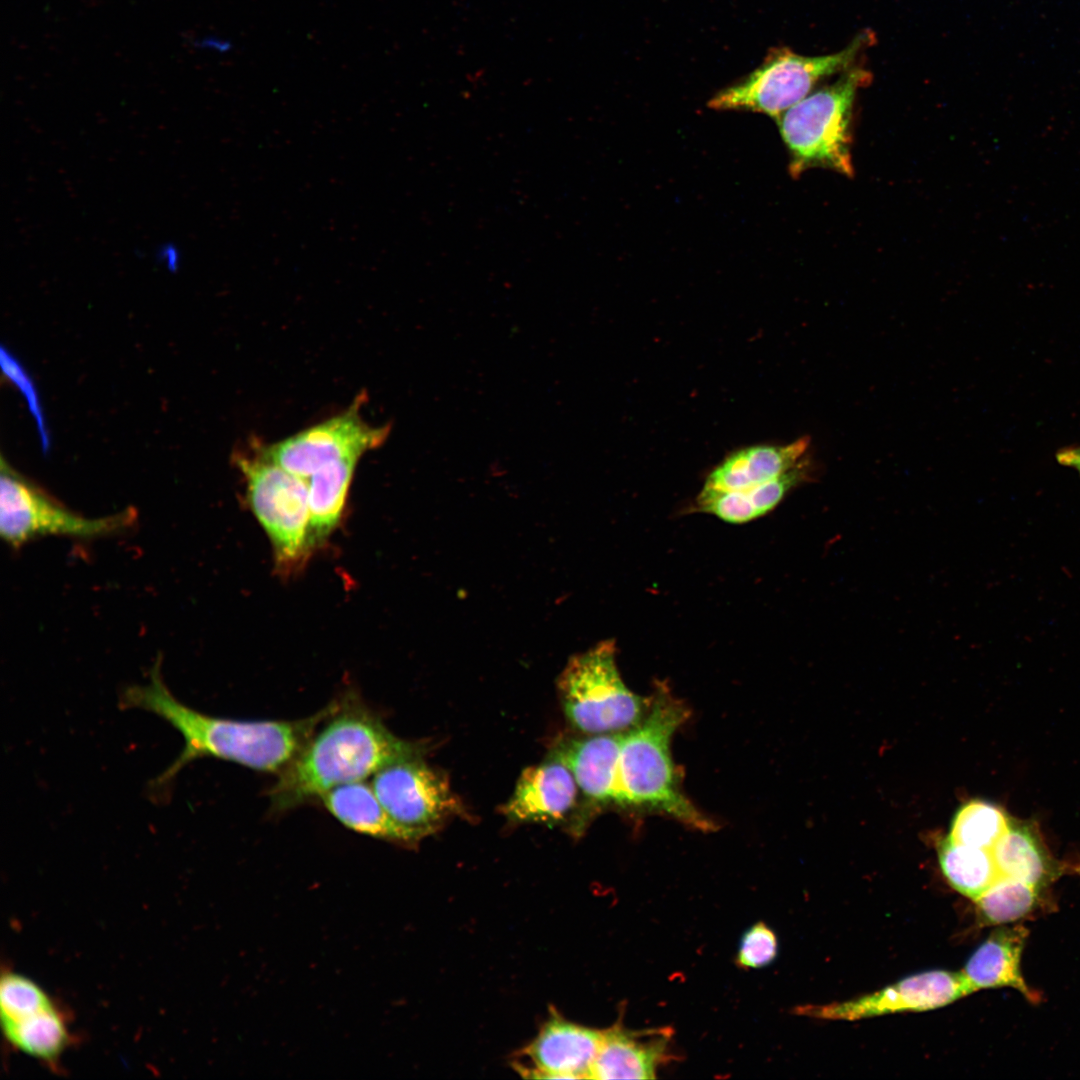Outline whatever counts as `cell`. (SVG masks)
<instances>
[{"label":"cell","instance_id":"cell-1","mask_svg":"<svg viewBox=\"0 0 1080 1080\" xmlns=\"http://www.w3.org/2000/svg\"><path fill=\"white\" fill-rule=\"evenodd\" d=\"M121 704L158 715L184 738L178 757L152 782L167 786L190 762L211 757L262 772H281L301 751L335 704L308 718L292 721L236 720L201 713L180 702L167 688L157 660L146 685L128 687Z\"/></svg>","mask_w":1080,"mask_h":1080},{"label":"cell","instance_id":"cell-2","mask_svg":"<svg viewBox=\"0 0 1080 1080\" xmlns=\"http://www.w3.org/2000/svg\"><path fill=\"white\" fill-rule=\"evenodd\" d=\"M420 754L360 705H335L320 730L280 772L270 798L286 810L351 782L364 781L385 766Z\"/></svg>","mask_w":1080,"mask_h":1080},{"label":"cell","instance_id":"cell-3","mask_svg":"<svg viewBox=\"0 0 1080 1080\" xmlns=\"http://www.w3.org/2000/svg\"><path fill=\"white\" fill-rule=\"evenodd\" d=\"M688 715L687 706L661 686L641 722L622 732L618 761L622 808L653 811L696 830L712 831L716 824L682 792L672 759V737Z\"/></svg>","mask_w":1080,"mask_h":1080},{"label":"cell","instance_id":"cell-4","mask_svg":"<svg viewBox=\"0 0 1080 1080\" xmlns=\"http://www.w3.org/2000/svg\"><path fill=\"white\" fill-rule=\"evenodd\" d=\"M872 74L853 66L833 83L809 94L778 119L780 135L790 153V172L828 168L853 176L851 121L856 95L870 84Z\"/></svg>","mask_w":1080,"mask_h":1080},{"label":"cell","instance_id":"cell-5","mask_svg":"<svg viewBox=\"0 0 1080 1080\" xmlns=\"http://www.w3.org/2000/svg\"><path fill=\"white\" fill-rule=\"evenodd\" d=\"M874 41V33L864 31L841 51L821 56L797 54L787 47L772 48L759 67L716 93L707 105L713 110L763 113L777 120L808 96L819 81L855 66Z\"/></svg>","mask_w":1080,"mask_h":1080},{"label":"cell","instance_id":"cell-6","mask_svg":"<svg viewBox=\"0 0 1080 1080\" xmlns=\"http://www.w3.org/2000/svg\"><path fill=\"white\" fill-rule=\"evenodd\" d=\"M613 641H603L573 656L560 674L558 691L564 713L578 730L590 734L624 732L647 714L652 697L631 691L621 678Z\"/></svg>","mask_w":1080,"mask_h":1080},{"label":"cell","instance_id":"cell-7","mask_svg":"<svg viewBox=\"0 0 1080 1080\" xmlns=\"http://www.w3.org/2000/svg\"><path fill=\"white\" fill-rule=\"evenodd\" d=\"M136 518L132 508L99 518L79 515L1 463L0 534L14 548L43 536L96 538L115 534L133 526Z\"/></svg>","mask_w":1080,"mask_h":1080},{"label":"cell","instance_id":"cell-8","mask_svg":"<svg viewBox=\"0 0 1080 1080\" xmlns=\"http://www.w3.org/2000/svg\"><path fill=\"white\" fill-rule=\"evenodd\" d=\"M249 505L262 524L277 560L292 564L310 548L308 480L292 474L262 453L237 456Z\"/></svg>","mask_w":1080,"mask_h":1080},{"label":"cell","instance_id":"cell-9","mask_svg":"<svg viewBox=\"0 0 1080 1080\" xmlns=\"http://www.w3.org/2000/svg\"><path fill=\"white\" fill-rule=\"evenodd\" d=\"M370 784L388 814L416 841L438 830L462 810L447 779L419 754L380 769Z\"/></svg>","mask_w":1080,"mask_h":1080},{"label":"cell","instance_id":"cell-10","mask_svg":"<svg viewBox=\"0 0 1080 1080\" xmlns=\"http://www.w3.org/2000/svg\"><path fill=\"white\" fill-rule=\"evenodd\" d=\"M361 398L345 412L262 449V454L303 479H309L327 463L349 457L361 458L380 447L390 425L374 427L359 414Z\"/></svg>","mask_w":1080,"mask_h":1080},{"label":"cell","instance_id":"cell-11","mask_svg":"<svg viewBox=\"0 0 1080 1080\" xmlns=\"http://www.w3.org/2000/svg\"><path fill=\"white\" fill-rule=\"evenodd\" d=\"M975 991L963 972L934 970L907 977L854 1000L802 1006L797 1012L821 1019L851 1021L901 1011L932 1010Z\"/></svg>","mask_w":1080,"mask_h":1080},{"label":"cell","instance_id":"cell-12","mask_svg":"<svg viewBox=\"0 0 1080 1080\" xmlns=\"http://www.w3.org/2000/svg\"><path fill=\"white\" fill-rule=\"evenodd\" d=\"M602 1036L601 1030L553 1014L523 1050L522 1056L529 1065L518 1069L534 1078H590Z\"/></svg>","mask_w":1080,"mask_h":1080},{"label":"cell","instance_id":"cell-13","mask_svg":"<svg viewBox=\"0 0 1080 1080\" xmlns=\"http://www.w3.org/2000/svg\"><path fill=\"white\" fill-rule=\"evenodd\" d=\"M668 1027L632 1031L616 1024L603 1030L590 1079H654L671 1059Z\"/></svg>","mask_w":1080,"mask_h":1080},{"label":"cell","instance_id":"cell-14","mask_svg":"<svg viewBox=\"0 0 1080 1080\" xmlns=\"http://www.w3.org/2000/svg\"><path fill=\"white\" fill-rule=\"evenodd\" d=\"M578 792L573 774L554 756L522 772L504 814L518 822L556 823L574 808Z\"/></svg>","mask_w":1080,"mask_h":1080},{"label":"cell","instance_id":"cell-15","mask_svg":"<svg viewBox=\"0 0 1080 1080\" xmlns=\"http://www.w3.org/2000/svg\"><path fill=\"white\" fill-rule=\"evenodd\" d=\"M622 732L596 734L563 743L555 752L571 771L584 798L595 807L622 808L618 761Z\"/></svg>","mask_w":1080,"mask_h":1080},{"label":"cell","instance_id":"cell-16","mask_svg":"<svg viewBox=\"0 0 1080 1080\" xmlns=\"http://www.w3.org/2000/svg\"><path fill=\"white\" fill-rule=\"evenodd\" d=\"M814 465L803 457L780 476L754 487L738 491H715L702 488L696 503L700 511L713 514L733 524L755 520L773 510L795 487L813 479Z\"/></svg>","mask_w":1080,"mask_h":1080},{"label":"cell","instance_id":"cell-17","mask_svg":"<svg viewBox=\"0 0 1080 1080\" xmlns=\"http://www.w3.org/2000/svg\"><path fill=\"white\" fill-rule=\"evenodd\" d=\"M809 443L805 436L783 446L758 445L739 450L711 471L703 488L738 491L774 479L804 457Z\"/></svg>","mask_w":1080,"mask_h":1080},{"label":"cell","instance_id":"cell-18","mask_svg":"<svg viewBox=\"0 0 1080 1080\" xmlns=\"http://www.w3.org/2000/svg\"><path fill=\"white\" fill-rule=\"evenodd\" d=\"M1027 937L1028 930L1017 925L995 930L982 943L962 971L976 991L1012 987L1029 1000H1034L1020 971L1021 954Z\"/></svg>","mask_w":1080,"mask_h":1080},{"label":"cell","instance_id":"cell-19","mask_svg":"<svg viewBox=\"0 0 1080 1080\" xmlns=\"http://www.w3.org/2000/svg\"><path fill=\"white\" fill-rule=\"evenodd\" d=\"M319 798L338 821L358 833L400 844L417 842L388 814L371 784L364 781L343 784Z\"/></svg>","mask_w":1080,"mask_h":1080},{"label":"cell","instance_id":"cell-20","mask_svg":"<svg viewBox=\"0 0 1080 1080\" xmlns=\"http://www.w3.org/2000/svg\"><path fill=\"white\" fill-rule=\"evenodd\" d=\"M359 459L349 457L333 460L307 479L310 547L325 539L338 523Z\"/></svg>","mask_w":1080,"mask_h":1080},{"label":"cell","instance_id":"cell-21","mask_svg":"<svg viewBox=\"0 0 1080 1080\" xmlns=\"http://www.w3.org/2000/svg\"><path fill=\"white\" fill-rule=\"evenodd\" d=\"M7 1041L22 1053L55 1065L70 1045L63 1012L54 1004L18 1020L1 1021Z\"/></svg>","mask_w":1080,"mask_h":1080},{"label":"cell","instance_id":"cell-22","mask_svg":"<svg viewBox=\"0 0 1080 1080\" xmlns=\"http://www.w3.org/2000/svg\"><path fill=\"white\" fill-rule=\"evenodd\" d=\"M1000 876L1014 878L1040 890L1053 879L1055 869L1034 833L1023 824H1011L991 849Z\"/></svg>","mask_w":1080,"mask_h":1080},{"label":"cell","instance_id":"cell-23","mask_svg":"<svg viewBox=\"0 0 1080 1080\" xmlns=\"http://www.w3.org/2000/svg\"><path fill=\"white\" fill-rule=\"evenodd\" d=\"M942 872L951 886L974 901L1000 876L991 850L945 839L939 849Z\"/></svg>","mask_w":1080,"mask_h":1080},{"label":"cell","instance_id":"cell-24","mask_svg":"<svg viewBox=\"0 0 1080 1080\" xmlns=\"http://www.w3.org/2000/svg\"><path fill=\"white\" fill-rule=\"evenodd\" d=\"M1039 889L1023 881L999 876L975 900L984 925H1001L1025 917L1038 902Z\"/></svg>","mask_w":1080,"mask_h":1080},{"label":"cell","instance_id":"cell-25","mask_svg":"<svg viewBox=\"0 0 1080 1080\" xmlns=\"http://www.w3.org/2000/svg\"><path fill=\"white\" fill-rule=\"evenodd\" d=\"M1008 826L1009 821L1001 809L973 800L955 814L949 837L961 844L991 850Z\"/></svg>","mask_w":1080,"mask_h":1080},{"label":"cell","instance_id":"cell-26","mask_svg":"<svg viewBox=\"0 0 1080 1080\" xmlns=\"http://www.w3.org/2000/svg\"><path fill=\"white\" fill-rule=\"evenodd\" d=\"M54 1004L49 995L30 978L15 972L2 973L0 980L1 1021L18 1020Z\"/></svg>","mask_w":1080,"mask_h":1080},{"label":"cell","instance_id":"cell-27","mask_svg":"<svg viewBox=\"0 0 1080 1080\" xmlns=\"http://www.w3.org/2000/svg\"><path fill=\"white\" fill-rule=\"evenodd\" d=\"M778 943L774 932L763 922L751 926L742 936L736 956L741 968H762L777 956Z\"/></svg>","mask_w":1080,"mask_h":1080},{"label":"cell","instance_id":"cell-28","mask_svg":"<svg viewBox=\"0 0 1080 1080\" xmlns=\"http://www.w3.org/2000/svg\"><path fill=\"white\" fill-rule=\"evenodd\" d=\"M0 355V362L3 373L20 389V391L25 396L29 409L37 423L42 448L44 451H46L49 448V437L45 426V421L43 417L44 415L39 404V399L35 387L29 375L26 373L20 363L8 351H6L4 348H1Z\"/></svg>","mask_w":1080,"mask_h":1080},{"label":"cell","instance_id":"cell-29","mask_svg":"<svg viewBox=\"0 0 1080 1080\" xmlns=\"http://www.w3.org/2000/svg\"><path fill=\"white\" fill-rule=\"evenodd\" d=\"M1055 457L1060 465L1073 468L1080 475V445L1063 447L1056 452Z\"/></svg>","mask_w":1080,"mask_h":1080},{"label":"cell","instance_id":"cell-30","mask_svg":"<svg viewBox=\"0 0 1080 1080\" xmlns=\"http://www.w3.org/2000/svg\"><path fill=\"white\" fill-rule=\"evenodd\" d=\"M158 260L163 263L168 270H177L180 263L179 249L172 243H165L161 245L156 253Z\"/></svg>","mask_w":1080,"mask_h":1080}]
</instances>
